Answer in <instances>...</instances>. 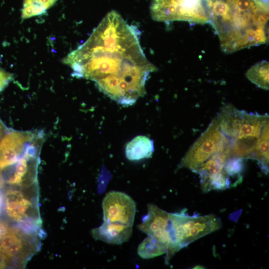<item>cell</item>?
<instances>
[{"label": "cell", "instance_id": "obj_1", "mask_svg": "<svg viewBox=\"0 0 269 269\" xmlns=\"http://www.w3.org/2000/svg\"><path fill=\"white\" fill-rule=\"evenodd\" d=\"M139 34L112 10L63 62L74 76L94 81L100 91L119 104L132 105L145 94L146 80L156 70L141 48Z\"/></svg>", "mask_w": 269, "mask_h": 269}, {"label": "cell", "instance_id": "obj_2", "mask_svg": "<svg viewBox=\"0 0 269 269\" xmlns=\"http://www.w3.org/2000/svg\"><path fill=\"white\" fill-rule=\"evenodd\" d=\"M208 0L209 22L225 53L268 41L269 11L259 7L253 0Z\"/></svg>", "mask_w": 269, "mask_h": 269}, {"label": "cell", "instance_id": "obj_3", "mask_svg": "<svg viewBox=\"0 0 269 269\" xmlns=\"http://www.w3.org/2000/svg\"><path fill=\"white\" fill-rule=\"evenodd\" d=\"M150 13L154 20L164 22L204 24L209 21L208 0H152Z\"/></svg>", "mask_w": 269, "mask_h": 269}, {"label": "cell", "instance_id": "obj_4", "mask_svg": "<svg viewBox=\"0 0 269 269\" xmlns=\"http://www.w3.org/2000/svg\"><path fill=\"white\" fill-rule=\"evenodd\" d=\"M171 234L177 251L195 240L219 230L222 226L220 219L210 214L189 216L184 211L169 213Z\"/></svg>", "mask_w": 269, "mask_h": 269}, {"label": "cell", "instance_id": "obj_5", "mask_svg": "<svg viewBox=\"0 0 269 269\" xmlns=\"http://www.w3.org/2000/svg\"><path fill=\"white\" fill-rule=\"evenodd\" d=\"M230 141L220 131L215 118L182 158L179 167L194 171L215 154L226 151Z\"/></svg>", "mask_w": 269, "mask_h": 269}, {"label": "cell", "instance_id": "obj_6", "mask_svg": "<svg viewBox=\"0 0 269 269\" xmlns=\"http://www.w3.org/2000/svg\"><path fill=\"white\" fill-rule=\"evenodd\" d=\"M34 234L17 227H9L0 237V262L4 268L22 266L35 251Z\"/></svg>", "mask_w": 269, "mask_h": 269}, {"label": "cell", "instance_id": "obj_7", "mask_svg": "<svg viewBox=\"0 0 269 269\" xmlns=\"http://www.w3.org/2000/svg\"><path fill=\"white\" fill-rule=\"evenodd\" d=\"M147 211L137 228L164 245L166 254L165 263L168 264L176 253L171 235L169 213L152 204H147Z\"/></svg>", "mask_w": 269, "mask_h": 269}, {"label": "cell", "instance_id": "obj_8", "mask_svg": "<svg viewBox=\"0 0 269 269\" xmlns=\"http://www.w3.org/2000/svg\"><path fill=\"white\" fill-rule=\"evenodd\" d=\"M4 198L7 215L18 223L19 228L29 231L37 230L38 220L33 218L34 202L23 190L10 188L5 192Z\"/></svg>", "mask_w": 269, "mask_h": 269}, {"label": "cell", "instance_id": "obj_9", "mask_svg": "<svg viewBox=\"0 0 269 269\" xmlns=\"http://www.w3.org/2000/svg\"><path fill=\"white\" fill-rule=\"evenodd\" d=\"M104 221L133 226L136 210L134 201L120 191L107 193L102 202Z\"/></svg>", "mask_w": 269, "mask_h": 269}, {"label": "cell", "instance_id": "obj_10", "mask_svg": "<svg viewBox=\"0 0 269 269\" xmlns=\"http://www.w3.org/2000/svg\"><path fill=\"white\" fill-rule=\"evenodd\" d=\"M38 133L8 129L0 140V168L15 164Z\"/></svg>", "mask_w": 269, "mask_h": 269}, {"label": "cell", "instance_id": "obj_11", "mask_svg": "<svg viewBox=\"0 0 269 269\" xmlns=\"http://www.w3.org/2000/svg\"><path fill=\"white\" fill-rule=\"evenodd\" d=\"M132 232L133 226L104 221L101 226L92 231V235L96 240L120 245L128 241Z\"/></svg>", "mask_w": 269, "mask_h": 269}, {"label": "cell", "instance_id": "obj_12", "mask_svg": "<svg viewBox=\"0 0 269 269\" xmlns=\"http://www.w3.org/2000/svg\"><path fill=\"white\" fill-rule=\"evenodd\" d=\"M246 111L239 110L231 105L224 107L216 118L220 131L226 136L239 137Z\"/></svg>", "mask_w": 269, "mask_h": 269}, {"label": "cell", "instance_id": "obj_13", "mask_svg": "<svg viewBox=\"0 0 269 269\" xmlns=\"http://www.w3.org/2000/svg\"><path fill=\"white\" fill-rule=\"evenodd\" d=\"M154 150L152 139L146 136L138 135L127 144L125 152L127 158L134 161L150 157Z\"/></svg>", "mask_w": 269, "mask_h": 269}, {"label": "cell", "instance_id": "obj_14", "mask_svg": "<svg viewBox=\"0 0 269 269\" xmlns=\"http://www.w3.org/2000/svg\"><path fill=\"white\" fill-rule=\"evenodd\" d=\"M269 122V116L245 112L239 137L249 136L259 137L264 125Z\"/></svg>", "mask_w": 269, "mask_h": 269}, {"label": "cell", "instance_id": "obj_15", "mask_svg": "<svg viewBox=\"0 0 269 269\" xmlns=\"http://www.w3.org/2000/svg\"><path fill=\"white\" fill-rule=\"evenodd\" d=\"M259 137L249 136L235 138L230 142L228 152L230 157L250 158Z\"/></svg>", "mask_w": 269, "mask_h": 269}, {"label": "cell", "instance_id": "obj_16", "mask_svg": "<svg viewBox=\"0 0 269 269\" xmlns=\"http://www.w3.org/2000/svg\"><path fill=\"white\" fill-rule=\"evenodd\" d=\"M200 177L201 187L204 192L224 190L233 186L231 177L224 169L212 174L201 175Z\"/></svg>", "mask_w": 269, "mask_h": 269}, {"label": "cell", "instance_id": "obj_17", "mask_svg": "<svg viewBox=\"0 0 269 269\" xmlns=\"http://www.w3.org/2000/svg\"><path fill=\"white\" fill-rule=\"evenodd\" d=\"M250 158L258 160L262 169L269 171V122L263 127Z\"/></svg>", "mask_w": 269, "mask_h": 269}, {"label": "cell", "instance_id": "obj_18", "mask_svg": "<svg viewBox=\"0 0 269 269\" xmlns=\"http://www.w3.org/2000/svg\"><path fill=\"white\" fill-rule=\"evenodd\" d=\"M269 63L263 60L252 66L246 72L247 78L258 87L268 90Z\"/></svg>", "mask_w": 269, "mask_h": 269}, {"label": "cell", "instance_id": "obj_19", "mask_svg": "<svg viewBox=\"0 0 269 269\" xmlns=\"http://www.w3.org/2000/svg\"><path fill=\"white\" fill-rule=\"evenodd\" d=\"M166 253L163 244L152 236H148L139 245L137 254L142 259H151Z\"/></svg>", "mask_w": 269, "mask_h": 269}, {"label": "cell", "instance_id": "obj_20", "mask_svg": "<svg viewBox=\"0 0 269 269\" xmlns=\"http://www.w3.org/2000/svg\"><path fill=\"white\" fill-rule=\"evenodd\" d=\"M57 0H24L21 17L26 19L44 13Z\"/></svg>", "mask_w": 269, "mask_h": 269}, {"label": "cell", "instance_id": "obj_21", "mask_svg": "<svg viewBox=\"0 0 269 269\" xmlns=\"http://www.w3.org/2000/svg\"><path fill=\"white\" fill-rule=\"evenodd\" d=\"M243 159L239 157H231L225 162L223 169L231 177L233 178L238 184L242 181V173L243 171Z\"/></svg>", "mask_w": 269, "mask_h": 269}, {"label": "cell", "instance_id": "obj_22", "mask_svg": "<svg viewBox=\"0 0 269 269\" xmlns=\"http://www.w3.org/2000/svg\"><path fill=\"white\" fill-rule=\"evenodd\" d=\"M11 74L0 67V92L2 91L12 79Z\"/></svg>", "mask_w": 269, "mask_h": 269}, {"label": "cell", "instance_id": "obj_23", "mask_svg": "<svg viewBox=\"0 0 269 269\" xmlns=\"http://www.w3.org/2000/svg\"><path fill=\"white\" fill-rule=\"evenodd\" d=\"M259 7L269 11V0H253Z\"/></svg>", "mask_w": 269, "mask_h": 269}, {"label": "cell", "instance_id": "obj_24", "mask_svg": "<svg viewBox=\"0 0 269 269\" xmlns=\"http://www.w3.org/2000/svg\"><path fill=\"white\" fill-rule=\"evenodd\" d=\"M8 228L9 226L6 221L0 220V237L7 231Z\"/></svg>", "mask_w": 269, "mask_h": 269}, {"label": "cell", "instance_id": "obj_25", "mask_svg": "<svg viewBox=\"0 0 269 269\" xmlns=\"http://www.w3.org/2000/svg\"><path fill=\"white\" fill-rule=\"evenodd\" d=\"M8 130L0 118V140Z\"/></svg>", "mask_w": 269, "mask_h": 269}, {"label": "cell", "instance_id": "obj_26", "mask_svg": "<svg viewBox=\"0 0 269 269\" xmlns=\"http://www.w3.org/2000/svg\"><path fill=\"white\" fill-rule=\"evenodd\" d=\"M4 185V179L2 175L1 169L0 168V188H1Z\"/></svg>", "mask_w": 269, "mask_h": 269}, {"label": "cell", "instance_id": "obj_27", "mask_svg": "<svg viewBox=\"0 0 269 269\" xmlns=\"http://www.w3.org/2000/svg\"><path fill=\"white\" fill-rule=\"evenodd\" d=\"M3 198H0V214L2 210V208L3 206Z\"/></svg>", "mask_w": 269, "mask_h": 269}, {"label": "cell", "instance_id": "obj_28", "mask_svg": "<svg viewBox=\"0 0 269 269\" xmlns=\"http://www.w3.org/2000/svg\"><path fill=\"white\" fill-rule=\"evenodd\" d=\"M204 268L203 266H197L194 267V268H193V269H204Z\"/></svg>", "mask_w": 269, "mask_h": 269}]
</instances>
